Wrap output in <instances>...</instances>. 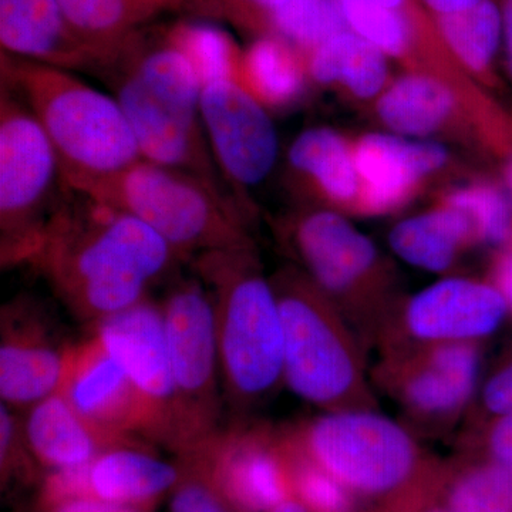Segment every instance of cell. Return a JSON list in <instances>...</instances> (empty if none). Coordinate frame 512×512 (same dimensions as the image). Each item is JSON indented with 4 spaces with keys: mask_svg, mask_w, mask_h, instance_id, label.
I'll return each mask as SVG.
<instances>
[{
    "mask_svg": "<svg viewBox=\"0 0 512 512\" xmlns=\"http://www.w3.org/2000/svg\"><path fill=\"white\" fill-rule=\"evenodd\" d=\"M171 512H239L200 474L190 470L174 488Z\"/></svg>",
    "mask_w": 512,
    "mask_h": 512,
    "instance_id": "35",
    "label": "cell"
},
{
    "mask_svg": "<svg viewBox=\"0 0 512 512\" xmlns=\"http://www.w3.org/2000/svg\"><path fill=\"white\" fill-rule=\"evenodd\" d=\"M501 18H503V55L505 70L512 80V0H501Z\"/></svg>",
    "mask_w": 512,
    "mask_h": 512,
    "instance_id": "43",
    "label": "cell"
},
{
    "mask_svg": "<svg viewBox=\"0 0 512 512\" xmlns=\"http://www.w3.org/2000/svg\"><path fill=\"white\" fill-rule=\"evenodd\" d=\"M474 343H440L403 384L407 406L424 416H446L473 396L478 377Z\"/></svg>",
    "mask_w": 512,
    "mask_h": 512,
    "instance_id": "24",
    "label": "cell"
},
{
    "mask_svg": "<svg viewBox=\"0 0 512 512\" xmlns=\"http://www.w3.org/2000/svg\"><path fill=\"white\" fill-rule=\"evenodd\" d=\"M271 512H312L309 508H306L301 501L296 500L295 497L286 498L284 503L275 507Z\"/></svg>",
    "mask_w": 512,
    "mask_h": 512,
    "instance_id": "45",
    "label": "cell"
},
{
    "mask_svg": "<svg viewBox=\"0 0 512 512\" xmlns=\"http://www.w3.org/2000/svg\"><path fill=\"white\" fill-rule=\"evenodd\" d=\"M214 305L222 390L235 406H252L284 380V326L274 284L252 247L191 259Z\"/></svg>",
    "mask_w": 512,
    "mask_h": 512,
    "instance_id": "4",
    "label": "cell"
},
{
    "mask_svg": "<svg viewBox=\"0 0 512 512\" xmlns=\"http://www.w3.org/2000/svg\"><path fill=\"white\" fill-rule=\"evenodd\" d=\"M444 50L471 76L495 86V62L503 50L500 2L481 0L474 8L431 18Z\"/></svg>",
    "mask_w": 512,
    "mask_h": 512,
    "instance_id": "27",
    "label": "cell"
},
{
    "mask_svg": "<svg viewBox=\"0 0 512 512\" xmlns=\"http://www.w3.org/2000/svg\"><path fill=\"white\" fill-rule=\"evenodd\" d=\"M177 261L133 215L66 185L29 264L76 318L94 326L147 299Z\"/></svg>",
    "mask_w": 512,
    "mask_h": 512,
    "instance_id": "1",
    "label": "cell"
},
{
    "mask_svg": "<svg viewBox=\"0 0 512 512\" xmlns=\"http://www.w3.org/2000/svg\"><path fill=\"white\" fill-rule=\"evenodd\" d=\"M269 29L305 56L348 26L338 0H288L269 19Z\"/></svg>",
    "mask_w": 512,
    "mask_h": 512,
    "instance_id": "32",
    "label": "cell"
},
{
    "mask_svg": "<svg viewBox=\"0 0 512 512\" xmlns=\"http://www.w3.org/2000/svg\"><path fill=\"white\" fill-rule=\"evenodd\" d=\"M480 2L481 0H421V5L424 10H427L430 18H440V16L464 12L474 8Z\"/></svg>",
    "mask_w": 512,
    "mask_h": 512,
    "instance_id": "42",
    "label": "cell"
},
{
    "mask_svg": "<svg viewBox=\"0 0 512 512\" xmlns=\"http://www.w3.org/2000/svg\"><path fill=\"white\" fill-rule=\"evenodd\" d=\"M2 53L70 70H96L77 42L59 0H0Z\"/></svg>",
    "mask_w": 512,
    "mask_h": 512,
    "instance_id": "18",
    "label": "cell"
},
{
    "mask_svg": "<svg viewBox=\"0 0 512 512\" xmlns=\"http://www.w3.org/2000/svg\"><path fill=\"white\" fill-rule=\"evenodd\" d=\"M373 2L380 3V5L389 6L393 9H409L414 5V0H373Z\"/></svg>",
    "mask_w": 512,
    "mask_h": 512,
    "instance_id": "47",
    "label": "cell"
},
{
    "mask_svg": "<svg viewBox=\"0 0 512 512\" xmlns=\"http://www.w3.org/2000/svg\"><path fill=\"white\" fill-rule=\"evenodd\" d=\"M0 82L19 94L39 121L59 157L64 184L72 190L143 158L117 100L70 70L2 53Z\"/></svg>",
    "mask_w": 512,
    "mask_h": 512,
    "instance_id": "3",
    "label": "cell"
},
{
    "mask_svg": "<svg viewBox=\"0 0 512 512\" xmlns=\"http://www.w3.org/2000/svg\"><path fill=\"white\" fill-rule=\"evenodd\" d=\"M74 191L133 215L183 261L207 252L252 247L238 202L187 171L141 158L120 173Z\"/></svg>",
    "mask_w": 512,
    "mask_h": 512,
    "instance_id": "5",
    "label": "cell"
},
{
    "mask_svg": "<svg viewBox=\"0 0 512 512\" xmlns=\"http://www.w3.org/2000/svg\"><path fill=\"white\" fill-rule=\"evenodd\" d=\"M491 284L501 293L507 303L508 311L512 313V244L503 248V252L497 256Z\"/></svg>",
    "mask_w": 512,
    "mask_h": 512,
    "instance_id": "40",
    "label": "cell"
},
{
    "mask_svg": "<svg viewBox=\"0 0 512 512\" xmlns=\"http://www.w3.org/2000/svg\"><path fill=\"white\" fill-rule=\"evenodd\" d=\"M101 74L144 160L198 175L231 195L202 124L200 79L167 37L147 45L137 36Z\"/></svg>",
    "mask_w": 512,
    "mask_h": 512,
    "instance_id": "2",
    "label": "cell"
},
{
    "mask_svg": "<svg viewBox=\"0 0 512 512\" xmlns=\"http://www.w3.org/2000/svg\"><path fill=\"white\" fill-rule=\"evenodd\" d=\"M46 508L49 512H146V508L106 503L93 497L72 498Z\"/></svg>",
    "mask_w": 512,
    "mask_h": 512,
    "instance_id": "39",
    "label": "cell"
},
{
    "mask_svg": "<svg viewBox=\"0 0 512 512\" xmlns=\"http://www.w3.org/2000/svg\"><path fill=\"white\" fill-rule=\"evenodd\" d=\"M476 242L473 225L464 212L441 204L400 221L389 235L394 254L407 264L429 272H444L467 245Z\"/></svg>",
    "mask_w": 512,
    "mask_h": 512,
    "instance_id": "26",
    "label": "cell"
},
{
    "mask_svg": "<svg viewBox=\"0 0 512 512\" xmlns=\"http://www.w3.org/2000/svg\"><path fill=\"white\" fill-rule=\"evenodd\" d=\"M57 393L111 436L157 441L156 420L146 400L94 333L70 345Z\"/></svg>",
    "mask_w": 512,
    "mask_h": 512,
    "instance_id": "13",
    "label": "cell"
},
{
    "mask_svg": "<svg viewBox=\"0 0 512 512\" xmlns=\"http://www.w3.org/2000/svg\"><path fill=\"white\" fill-rule=\"evenodd\" d=\"M400 512H450L447 510L446 504L440 505V504H421L419 507L416 508V505H412V507H409V505L406 504V510H404V507Z\"/></svg>",
    "mask_w": 512,
    "mask_h": 512,
    "instance_id": "46",
    "label": "cell"
},
{
    "mask_svg": "<svg viewBox=\"0 0 512 512\" xmlns=\"http://www.w3.org/2000/svg\"><path fill=\"white\" fill-rule=\"evenodd\" d=\"M93 333L146 400L157 441L177 446L178 406L161 305L144 299L93 326Z\"/></svg>",
    "mask_w": 512,
    "mask_h": 512,
    "instance_id": "12",
    "label": "cell"
},
{
    "mask_svg": "<svg viewBox=\"0 0 512 512\" xmlns=\"http://www.w3.org/2000/svg\"><path fill=\"white\" fill-rule=\"evenodd\" d=\"M72 343L57 339L42 306L19 296L2 308L0 396L10 409L35 406L59 390Z\"/></svg>",
    "mask_w": 512,
    "mask_h": 512,
    "instance_id": "14",
    "label": "cell"
},
{
    "mask_svg": "<svg viewBox=\"0 0 512 512\" xmlns=\"http://www.w3.org/2000/svg\"><path fill=\"white\" fill-rule=\"evenodd\" d=\"M483 403L495 419L512 413V362L501 367L485 384Z\"/></svg>",
    "mask_w": 512,
    "mask_h": 512,
    "instance_id": "36",
    "label": "cell"
},
{
    "mask_svg": "<svg viewBox=\"0 0 512 512\" xmlns=\"http://www.w3.org/2000/svg\"><path fill=\"white\" fill-rule=\"evenodd\" d=\"M305 57L291 43L276 35L256 39L242 53L239 84L265 107H284L305 90Z\"/></svg>",
    "mask_w": 512,
    "mask_h": 512,
    "instance_id": "28",
    "label": "cell"
},
{
    "mask_svg": "<svg viewBox=\"0 0 512 512\" xmlns=\"http://www.w3.org/2000/svg\"><path fill=\"white\" fill-rule=\"evenodd\" d=\"M183 456L239 512H271L292 497L282 444L262 431L221 427Z\"/></svg>",
    "mask_w": 512,
    "mask_h": 512,
    "instance_id": "11",
    "label": "cell"
},
{
    "mask_svg": "<svg viewBox=\"0 0 512 512\" xmlns=\"http://www.w3.org/2000/svg\"><path fill=\"white\" fill-rule=\"evenodd\" d=\"M346 26L357 36L382 50L387 57L409 62L421 37L436 32L433 20L419 3L409 9H393L373 0H338Z\"/></svg>",
    "mask_w": 512,
    "mask_h": 512,
    "instance_id": "29",
    "label": "cell"
},
{
    "mask_svg": "<svg viewBox=\"0 0 512 512\" xmlns=\"http://www.w3.org/2000/svg\"><path fill=\"white\" fill-rule=\"evenodd\" d=\"M64 187L52 141L25 101L0 82V259L29 264Z\"/></svg>",
    "mask_w": 512,
    "mask_h": 512,
    "instance_id": "6",
    "label": "cell"
},
{
    "mask_svg": "<svg viewBox=\"0 0 512 512\" xmlns=\"http://www.w3.org/2000/svg\"><path fill=\"white\" fill-rule=\"evenodd\" d=\"M488 460L512 474V413L497 417L488 433Z\"/></svg>",
    "mask_w": 512,
    "mask_h": 512,
    "instance_id": "37",
    "label": "cell"
},
{
    "mask_svg": "<svg viewBox=\"0 0 512 512\" xmlns=\"http://www.w3.org/2000/svg\"><path fill=\"white\" fill-rule=\"evenodd\" d=\"M289 170L315 194L339 208L357 210L360 181L353 143L329 127H313L293 140Z\"/></svg>",
    "mask_w": 512,
    "mask_h": 512,
    "instance_id": "23",
    "label": "cell"
},
{
    "mask_svg": "<svg viewBox=\"0 0 512 512\" xmlns=\"http://www.w3.org/2000/svg\"><path fill=\"white\" fill-rule=\"evenodd\" d=\"M201 117L215 164L244 210L245 192L265 181L278 161L274 123L264 104L232 80L202 86Z\"/></svg>",
    "mask_w": 512,
    "mask_h": 512,
    "instance_id": "10",
    "label": "cell"
},
{
    "mask_svg": "<svg viewBox=\"0 0 512 512\" xmlns=\"http://www.w3.org/2000/svg\"><path fill=\"white\" fill-rule=\"evenodd\" d=\"M183 478L180 468L148 453L136 441L103 451L86 466L87 497L146 508Z\"/></svg>",
    "mask_w": 512,
    "mask_h": 512,
    "instance_id": "20",
    "label": "cell"
},
{
    "mask_svg": "<svg viewBox=\"0 0 512 512\" xmlns=\"http://www.w3.org/2000/svg\"><path fill=\"white\" fill-rule=\"evenodd\" d=\"M235 16L245 26L256 29L269 28V19L288 0H231Z\"/></svg>",
    "mask_w": 512,
    "mask_h": 512,
    "instance_id": "38",
    "label": "cell"
},
{
    "mask_svg": "<svg viewBox=\"0 0 512 512\" xmlns=\"http://www.w3.org/2000/svg\"><path fill=\"white\" fill-rule=\"evenodd\" d=\"M450 512H512V474L494 461L468 467L448 485Z\"/></svg>",
    "mask_w": 512,
    "mask_h": 512,
    "instance_id": "34",
    "label": "cell"
},
{
    "mask_svg": "<svg viewBox=\"0 0 512 512\" xmlns=\"http://www.w3.org/2000/svg\"><path fill=\"white\" fill-rule=\"evenodd\" d=\"M284 326V380L296 396L322 407L345 403L360 384L348 333L329 298L308 276L275 282Z\"/></svg>",
    "mask_w": 512,
    "mask_h": 512,
    "instance_id": "8",
    "label": "cell"
},
{
    "mask_svg": "<svg viewBox=\"0 0 512 512\" xmlns=\"http://www.w3.org/2000/svg\"><path fill=\"white\" fill-rule=\"evenodd\" d=\"M441 202L467 215L476 242L500 248L512 244V201L504 185L474 181L447 192Z\"/></svg>",
    "mask_w": 512,
    "mask_h": 512,
    "instance_id": "31",
    "label": "cell"
},
{
    "mask_svg": "<svg viewBox=\"0 0 512 512\" xmlns=\"http://www.w3.org/2000/svg\"><path fill=\"white\" fill-rule=\"evenodd\" d=\"M505 161H504V187L505 190L510 194V198L512 201V143L510 147L505 150Z\"/></svg>",
    "mask_w": 512,
    "mask_h": 512,
    "instance_id": "44",
    "label": "cell"
},
{
    "mask_svg": "<svg viewBox=\"0 0 512 512\" xmlns=\"http://www.w3.org/2000/svg\"><path fill=\"white\" fill-rule=\"evenodd\" d=\"M177 393V448L191 450L221 429L222 376L214 305L201 279H183L161 305Z\"/></svg>",
    "mask_w": 512,
    "mask_h": 512,
    "instance_id": "9",
    "label": "cell"
},
{
    "mask_svg": "<svg viewBox=\"0 0 512 512\" xmlns=\"http://www.w3.org/2000/svg\"><path fill=\"white\" fill-rule=\"evenodd\" d=\"M508 306L491 282L447 278L416 293L407 303V330L434 343H473L500 328Z\"/></svg>",
    "mask_w": 512,
    "mask_h": 512,
    "instance_id": "16",
    "label": "cell"
},
{
    "mask_svg": "<svg viewBox=\"0 0 512 512\" xmlns=\"http://www.w3.org/2000/svg\"><path fill=\"white\" fill-rule=\"evenodd\" d=\"M375 104L380 123L393 134L424 140L450 127L460 111L451 84L426 70L394 79Z\"/></svg>",
    "mask_w": 512,
    "mask_h": 512,
    "instance_id": "21",
    "label": "cell"
},
{
    "mask_svg": "<svg viewBox=\"0 0 512 512\" xmlns=\"http://www.w3.org/2000/svg\"><path fill=\"white\" fill-rule=\"evenodd\" d=\"M305 57L309 79L339 87L357 100H377L389 86V63L382 50L346 29Z\"/></svg>",
    "mask_w": 512,
    "mask_h": 512,
    "instance_id": "25",
    "label": "cell"
},
{
    "mask_svg": "<svg viewBox=\"0 0 512 512\" xmlns=\"http://www.w3.org/2000/svg\"><path fill=\"white\" fill-rule=\"evenodd\" d=\"M353 156L360 181L356 211L367 215L399 210L450 161L447 148L436 141L393 133L357 138Z\"/></svg>",
    "mask_w": 512,
    "mask_h": 512,
    "instance_id": "15",
    "label": "cell"
},
{
    "mask_svg": "<svg viewBox=\"0 0 512 512\" xmlns=\"http://www.w3.org/2000/svg\"><path fill=\"white\" fill-rule=\"evenodd\" d=\"M289 231L308 278L328 298L348 295L375 269V244L338 211H303Z\"/></svg>",
    "mask_w": 512,
    "mask_h": 512,
    "instance_id": "17",
    "label": "cell"
},
{
    "mask_svg": "<svg viewBox=\"0 0 512 512\" xmlns=\"http://www.w3.org/2000/svg\"><path fill=\"white\" fill-rule=\"evenodd\" d=\"M77 42L103 73L138 36V28L164 9L160 0H59Z\"/></svg>",
    "mask_w": 512,
    "mask_h": 512,
    "instance_id": "22",
    "label": "cell"
},
{
    "mask_svg": "<svg viewBox=\"0 0 512 512\" xmlns=\"http://www.w3.org/2000/svg\"><path fill=\"white\" fill-rule=\"evenodd\" d=\"M296 443L355 497L404 498L419 481L412 437L379 413L333 410L313 420Z\"/></svg>",
    "mask_w": 512,
    "mask_h": 512,
    "instance_id": "7",
    "label": "cell"
},
{
    "mask_svg": "<svg viewBox=\"0 0 512 512\" xmlns=\"http://www.w3.org/2000/svg\"><path fill=\"white\" fill-rule=\"evenodd\" d=\"M23 430L37 463L52 471L87 466L103 451L136 441L97 429L57 392L30 407Z\"/></svg>",
    "mask_w": 512,
    "mask_h": 512,
    "instance_id": "19",
    "label": "cell"
},
{
    "mask_svg": "<svg viewBox=\"0 0 512 512\" xmlns=\"http://www.w3.org/2000/svg\"><path fill=\"white\" fill-rule=\"evenodd\" d=\"M165 37L187 57L202 86L218 80L239 83L242 53L218 26L208 22L183 23Z\"/></svg>",
    "mask_w": 512,
    "mask_h": 512,
    "instance_id": "30",
    "label": "cell"
},
{
    "mask_svg": "<svg viewBox=\"0 0 512 512\" xmlns=\"http://www.w3.org/2000/svg\"><path fill=\"white\" fill-rule=\"evenodd\" d=\"M164 8H188L198 10L205 15H228L234 16V9L232 8L231 0H160Z\"/></svg>",
    "mask_w": 512,
    "mask_h": 512,
    "instance_id": "41",
    "label": "cell"
},
{
    "mask_svg": "<svg viewBox=\"0 0 512 512\" xmlns=\"http://www.w3.org/2000/svg\"><path fill=\"white\" fill-rule=\"evenodd\" d=\"M292 497L312 512H356L355 495L306 456L296 441L282 444Z\"/></svg>",
    "mask_w": 512,
    "mask_h": 512,
    "instance_id": "33",
    "label": "cell"
}]
</instances>
